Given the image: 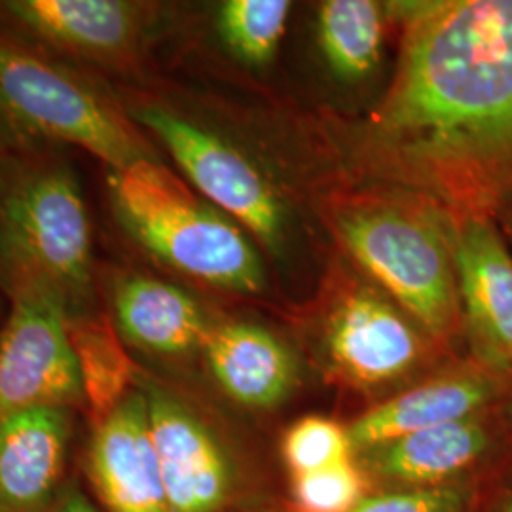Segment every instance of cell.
<instances>
[{
    "label": "cell",
    "instance_id": "cell-1",
    "mask_svg": "<svg viewBox=\"0 0 512 512\" xmlns=\"http://www.w3.org/2000/svg\"><path fill=\"white\" fill-rule=\"evenodd\" d=\"M395 78L355 160L456 224L512 196V0L414 4Z\"/></svg>",
    "mask_w": 512,
    "mask_h": 512
},
{
    "label": "cell",
    "instance_id": "cell-2",
    "mask_svg": "<svg viewBox=\"0 0 512 512\" xmlns=\"http://www.w3.org/2000/svg\"><path fill=\"white\" fill-rule=\"evenodd\" d=\"M84 190L59 147L0 137V294L44 298L69 319L101 310Z\"/></svg>",
    "mask_w": 512,
    "mask_h": 512
},
{
    "label": "cell",
    "instance_id": "cell-3",
    "mask_svg": "<svg viewBox=\"0 0 512 512\" xmlns=\"http://www.w3.org/2000/svg\"><path fill=\"white\" fill-rule=\"evenodd\" d=\"M0 137L84 150L105 169L160 162L116 88L0 25Z\"/></svg>",
    "mask_w": 512,
    "mask_h": 512
},
{
    "label": "cell",
    "instance_id": "cell-4",
    "mask_svg": "<svg viewBox=\"0 0 512 512\" xmlns=\"http://www.w3.org/2000/svg\"><path fill=\"white\" fill-rule=\"evenodd\" d=\"M105 194L118 228L169 270L226 293L264 287L255 247L238 222L196 196L162 162L105 169Z\"/></svg>",
    "mask_w": 512,
    "mask_h": 512
},
{
    "label": "cell",
    "instance_id": "cell-5",
    "mask_svg": "<svg viewBox=\"0 0 512 512\" xmlns=\"http://www.w3.org/2000/svg\"><path fill=\"white\" fill-rule=\"evenodd\" d=\"M353 256L433 336L452 334L459 317L454 255L439 226L406 209L368 207L340 217Z\"/></svg>",
    "mask_w": 512,
    "mask_h": 512
},
{
    "label": "cell",
    "instance_id": "cell-6",
    "mask_svg": "<svg viewBox=\"0 0 512 512\" xmlns=\"http://www.w3.org/2000/svg\"><path fill=\"white\" fill-rule=\"evenodd\" d=\"M131 120L150 133L179 165L184 177L239 226L268 247L283 239L285 217L272 184L255 164L213 129L150 97L116 90Z\"/></svg>",
    "mask_w": 512,
    "mask_h": 512
},
{
    "label": "cell",
    "instance_id": "cell-7",
    "mask_svg": "<svg viewBox=\"0 0 512 512\" xmlns=\"http://www.w3.org/2000/svg\"><path fill=\"white\" fill-rule=\"evenodd\" d=\"M0 25L80 71L137 73L152 6L131 0H0Z\"/></svg>",
    "mask_w": 512,
    "mask_h": 512
},
{
    "label": "cell",
    "instance_id": "cell-8",
    "mask_svg": "<svg viewBox=\"0 0 512 512\" xmlns=\"http://www.w3.org/2000/svg\"><path fill=\"white\" fill-rule=\"evenodd\" d=\"M38 408L84 420V391L67 313L44 298H16L0 325V423Z\"/></svg>",
    "mask_w": 512,
    "mask_h": 512
},
{
    "label": "cell",
    "instance_id": "cell-9",
    "mask_svg": "<svg viewBox=\"0 0 512 512\" xmlns=\"http://www.w3.org/2000/svg\"><path fill=\"white\" fill-rule=\"evenodd\" d=\"M150 435L171 512H226L238 494V469L211 423L145 370Z\"/></svg>",
    "mask_w": 512,
    "mask_h": 512
},
{
    "label": "cell",
    "instance_id": "cell-10",
    "mask_svg": "<svg viewBox=\"0 0 512 512\" xmlns=\"http://www.w3.org/2000/svg\"><path fill=\"white\" fill-rule=\"evenodd\" d=\"M78 469L103 512H171L139 387L107 420L88 427Z\"/></svg>",
    "mask_w": 512,
    "mask_h": 512
},
{
    "label": "cell",
    "instance_id": "cell-11",
    "mask_svg": "<svg viewBox=\"0 0 512 512\" xmlns=\"http://www.w3.org/2000/svg\"><path fill=\"white\" fill-rule=\"evenodd\" d=\"M97 291L129 351L164 359L202 351L213 321L181 287L107 264L97 268Z\"/></svg>",
    "mask_w": 512,
    "mask_h": 512
},
{
    "label": "cell",
    "instance_id": "cell-12",
    "mask_svg": "<svg viewBox=\"0 0 512 512\" xmlns=\"http://www.w3.org/2000/svg\"><path fill=\"white\" fill-rule=\"evenodd\" d=\"M82 416L38 408L0 423V512H46L71 482Z\"/></svg>",
    "mask_w": 512,
    "mask_h": 512
},
{
    "label": "cell",
    "instance_id": "cell-13",
    "mask_svg": "<svg viewBox=\"0 0 512 512\" xmlns=\"http://www.w3.org/2000/svg\"><path fill=\"white\" fill-rule=\"evenodd\" d=\"M454 262L478 359L512 376V258L488 220L458 224Z\"/></svg>",
    "mask_w": 512,
    "mask_h": 512
},
{
    "label": "cell",
    "instance_id": "cell-14",
    "mask_svg": "<svg viewBox=\"0 0 512 512\" xmlns=\"http://www.w3.org/2000/svg\"><path fill=\"white\" fill-rule=\"evenodd\" d=\"M327 348L336 370L357 385L391 382L420 357L418 332L376 294H349L330 319Z\"/></svg>",
    "mask_w": 512,
    "mask_h": 512
},
{
    "label": "cell",
    "instance_id": "cell-15",
    "mask_svg": "<svg viewBox=\"0 0 512 512\" xmlns=\"http://www.w3.org/2000/svg\"><path fill=\"white\" fill-rule=\"evenodd\" d=\"M203 361L220 391L245 408H270L294 384L293 355L272 332L251 323H213L202 346Z\"/></svg>",
    "mask_w": 512,
    "mask_h": 512
},
{
    "label": "cell",
    "instance_id": "cell-16",
    "mask_svg": "<svg viewBox=\"0 0 512 512\" xmlns=\"http://www.w3.org/2000/svg\"><path fill=\"white\" fill-rule=\"evenodd\" d=\"M494 448V431L478 418L418 431L366 450L365 463L385 478L416 488L461 484Z\"/></svg>",
    "mask_w": 512,
    "mask_h": 512
},
{
    "label": "cell",
    "instance_id": "cell-17",
    "mask_svg": "<svg viewBox=\"0 0 512 512\" xmlns=\"http://www.w3.org/2000/svg\"><path fill=\"white\" fill-rule=\"evenodd\" d=\"M495 385L482 376H456L420 385L366 412L348 429L353 450H372L406 435L478 418Z\"/></svg>",
    "mask_w": 512,
    "mask_h": 512
},
{
    "label": "cell",
    "instance_id": "cell-18",
    "mask_svg": "<svg viewBox=\"0 0 512 512\" xmlns=\"http://www.w3.org/2000/svg\"><path fill=\"white\" fill-rule=\"evenodd\" d=\"M69 334L84 391V421L93 427L137 389L141 366L114 329L107 311L69 319Z\"/></svg>",
    "mask_w": 512,
    "mask_h": 512
},
{
    "label": "cell",
    "instance_id": "cell-19",
    "mask_svg": "<svg viewBox=\"0 0 512 512\" xmlns=\"http://www.w3.org/2000/svg\"><path fill=\"white\" fill-rule=\"evenodd\" d=\"M319 40L330 67L346 78L370 73L382 50V10L370 0H329L319 10Z\"/></svg>",
    "mask_w": 512,
    "mask_h": 512
},
{
    "label": "cell",
    "instance_id": "cell-20",
    "mask_svg": "<svg viewBox=\"0 0 512 512\" xmlns=\"http://www.w3.org/2000/svg\"><path fill=\"white\" fill-rule=\"evenodd\" d=\"M289 14L287 0H226L217 10V31L230 54L262 65L275 54Z\"/></svg>",
    "mask_w": 512,
    "mask_h": 512
},
{
    "label": "cell",
    "instance_id": "cell-21",
    "mask_svg": "<svg viewBox=\"0 0 512 512\" xmlns=\"http://www.w3.org/2000/svg\"><path fill=\"white\" fill-rule=\"evenodd\" d=\"M353 446L336 421L310 416L296 421L283 439V458L293 476L308 475L348 461Z\"/></svg>",
    "mask_w": 512,
    "mask_h": 512
},
{
    "label": "cell",
    "instance_id": "cell-22",
    "mask_svg": "<svg viewBox=\"0 0 512 512\" xmlns=\"http://www.w3.org/2000/svg\"><path fill=\"white\" fill-rule=\"evenodd\" d=\"M293 494L300 512H351L365 499V478L348 459L315 473L294 476Z\"/></svg>",
    "mask_w": 512,
    "mask_h": 512
},
{
    "label": "cell",
    "instance_id": "cell-23",
    "mask_svg": "<svg viewBox=\"0 0 512 512\" xmlns=\"http://www.w3.org/2000/svg\"><path fill=\"white\" fill-rule=\"evenodd\" d=\"M475 490L467 484L412 488L365 497L351 512H467Z\"/></svg>",
    "mask_w": 512,
    "mask_h": 512
},
{
    "label": "cell",
    "instance_id": "cell-24",
    "mask_svg": "<svg viewBox=\"0 0 512 512\" xmlns=\"http://www.w3.org/2000/svg\"><path fill=\"white\" fill-rule=\"evenodd\" d=\"M46 512H103L88 494L80 476H73L67 488L55 499L54 505Z\"/></svg>",
    "mask_w": 512,
    "mask_h": 512
},
{
    "label": "cell",
    "instance_id": "cell-25",
    "mask_svg": "<svg viewBox=\"0 0 512 512\" xmlns=\"http://www.w3.org/2000/svg\"><path fill=\"white\" fill-rule=\"evenodd\" d=\"M499 512H512V488L505 494V497H503V501L499 503V509H497Z\"/></svg>",
    "mask_w": 512,
    "mask_h": 512
},
{
    "label": "cell",
    "instance_id": "cell-26",
    "mask_svg": "<svg viewBox=\"0 0 512 512\" xmlns=\"http://www.w3.org/2000/svg\"><path fill=\"white\" fill-rule=\"evenodd\" d=\"M511 418H512V404H511Z\"/></svg>",
    "mask_w": 512,
    "mask_h": 512
}]
</instances>
